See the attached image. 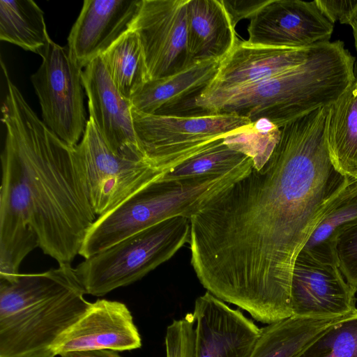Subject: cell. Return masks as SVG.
<instances>
[{"label": "cell", "instance_id": "e0dca14e", "mask_svg": "<svg viewBox=\"0 0 357 357\" xmlns=\"http://www.w3.org/2000/svg\"><path fill=\"white\" fill-rule=\"evenodd\" d=\"M142 0H85L68 37L73 61L85 68L130 29Z\"/></svg>", "mask_w": 357, "mask_h": 357}, {"label": "cell", "instance_id": "44dd1931", "mask_svg": "<svg viewBox=\"0 0 357 357\" xmlns=\"http://www.w3.org/2000/svg\"><path fill=\"white\" fill-rule=\"evenodd\" d=\"M353 314L326 318L291 317L267 324L261 328L250 357H297L331 327Z\"/></svg>", "mask_w": 357, "mask_h": 357}, {"label": "cell", "instance_id": "f1b7e54d", "mask_svg": "<svg viewBox=\"0 0 357 357\" xmlns=\"http://www.w3.org/2000/svg\"><path fill=\"white\" fill-rule=\"evenodd\" d=\"M166 357H195V328L192 314L174 319L165 334Z\"/></svg>", "mask_w": 357, "mask_h": 357}, {"label": "cell", "instance_id": "83f0119b", "mask_svg": "<svg viewBox=\"0 0 357 357\" xmlns=\"http://www.w3.org/2000/svg\"><path fill=\"white\" fill-rule=\"evenodd\" d=\"M297 357H357V311L331 327Z\"/></svg>", "mask_w": 357, "mask_h": 357}, {"label": "cell", "instance_id": "836d02e7", "mask_svg": "<svg viewBox=\"0 0 357 357\" xmlns=\"http://www.w3.org/2000/svg\"><path fill=\"white\" fill-rule=\"evenodd\" d=\"M353 29V35L354 38V43H355V47L357 52V17L354 22V24L351 26Z\"/></svg>", "mask_w": 357, "mask_h": 357}, {"label": "cell", "instance_id": "1f68e13d", "mask_svg": "<svg viewBox=\"0 0 357 357\" xmlns=\"http://www.w3.org/2000/svg\"><path fill=\"white\" fill-rule=\"evenodd\" d=\"M233 26L242 20L251 17L268 0H221Z\"/></svg>", "mask_w": 357, "mask_h": 357}, {"label": "cell", "instance_id": "d6a6232c", "mask_svg": "<svg viewBox=\"0 0 357 357\" xmlns=\"http://www.w3.org/2000/svg\"><path fill=\"white\" fill-rule=\"evenodd\" d=\"M61 357H122L116 351L110 349H96L63 352Z\"/></svg>", "mask_w": 357, "mask_h": 357}, {"label": "cell", "instance_id": "6da1fadb", "mask_svg": "<svg viewBox=\"0 0 357 357\" xmlns=\"http://www.w3.org/2000/svg\"><path fill=\"white\" fill-rule=\"evenodd\" d=\"M330 107L280 128L259 169L190 218V264L201 284L270 324L291 317L296 259L324 213L351 182L330 158Z\"/></svg>", "mask_w": 357, "mask_h": 357}, {"label": "cell", "instance_id": "7402d4cb", "mask_svg": "<svg viewBox=\"0 0 357 357\" xmlns=\"http://www.w3.org/2000/svg\"><path fill=\"white\" fill-rule=\"evenodd\" d=\"M327 144L336 169L357 181V78L331 106Z\"/></svg>", "mask_w": 357, "mask_h": 357}, {"label": "cell", "instance_id": "4316f807", "mask_svg": "<svg viewBox=\"0 0 357 357\" xmlns=\"http://www.w3.org/2000/svg\"><path fill=\"white\" fill-rule=\"evenodd\" d=\"M280 135L279 128L267 119H259L229 133L223 141L229 147L250 157L254 167L259 169L268 160Z\"/></svg>", "mask_w": 357, "mask_h": 357}, {"label": "cell", "instance_id": "5b68a950", "mask_svg": "<svg viewBox=\"0 0 357 357\" xmlns=\"http://www.w3.org/2000/svg\"><path fill=\"white\" fill-rule=\"evenodd\" d=\"M253 166L250 158L223 174L178 179H165L162 176L98 217L86 232L79 255L87 259L171 218L190 219L214 197L247 176Z\"/></svg>", "mask_w": 357, "mask_h": 357}, {"label": "cell", "instance_id": "ffe728a7", "mask_svg": "<svg viewBox=\"0 0 357 357\" xmlns=\"http://www.w3.org/2000/svg\"><path fill=\"white\" fill-rule=\"evenodd\" d=\"M188 46L192 63L221 61L238 38L221 0H188Z\"/></svg>", "mask_w": 357, "mask_h": 357}, {"label": "cell", "instance_id": "277c9868", "mask_svg": "<svg viewBox=\"0 0 357 357\" xmlns=\"http://www.w3.org/2000/svg\"><path fill=\"white\" fill-rule=\"evenodd\" d=\"M70 264L0 281V357H54L91 303Z\"/></svg>", "mask_w": 357, "mask_h": 357}, {"label": "cell", "instance_id": "d6986e66", "mask_svg": "<svg viewBox=\"0 0 357 357\" xmlns=\"http://www.w3.org/2000/svg\"><path fill=\"white\" fill-rule=\"evenodd\" d=\"M220 63L197 62L173 75L148 80L130 98L132 109L145 114L185 116L195 98L213 82Z\"/></svg>", "mask_w": 357, "mask_h": 357}, {"label": "cell", "instance_id": "30bf717a", "mask_svg": "<svg viewBox=\"0 0 357 357\" xmlns=\"http://www.w3.org/2000/svg\"><path fill=\"white\" fill-rule=\"evenodd\" d=\"M188 0H142L130 29L138 36L149 80L173 75L189 68Z\"/></svg>", "mask_w": 357, "mask_h": 357}, {"label": "cell", "instance_id": "603a6c76", "mask_svg": "<svg viewBox=\"0 0 357 357\" xmlns=\"http://www.w3.org/2000/svg\"><path fill=\"white\" fill-rule=\"evenodd\" d=\"M356 222L357 181H351L330 204L301 251L316 260L337 266V239Z\"/></svg>", "mask_w": 357, "mask_h": 357}, {"label": "cell", "instance_id": "cb8c5ba5", "mask_svg": "<svg viewBox=\"0 0 357 357\" xmlns=\"http://www.w3.org/2000/svg\"><path fill=\"white\" fill-rule=\"evenodd\" d=\"M0 40L41 56L52 41L44 12L31 0H1Z\"/></svg>", "mask_w": 357, "mask_h": 357}, {"label": "cell", "instance_id": "2e32d148", "mask_svg": "<svg viewBox=\"0 0 357 357\" xmlns=\"http://www.w3.org/2000/svg\"><path fill=\"white\" fill-rule=\"evenodd\" d=\"M141 347L140 334L126 305L98 299L61 338L53 354L96 349L123 351Z\"/></svg>", "mask_w": 357, "mask_h": 357}, {"label": "cell", "instance_id": "484cf974", "mask_svg": "<svg viewBox=\"0 0 357 357\" xmlns=\"http://www.w3.org/2000/svg\"><path fill=\"white\" fill-rule=\"evenodd\" d=\"M251 158L229 147L223 138L163 175L165 179H178L225 174Z\"/></svg>", "mask_w": 357, "mask_h": 357}, {"label": "cell", "instance_id": "7a4b0ae2", "mask_svg": "<svg viewBox=\"0 0 357 357\" xmlns=\"http://www.w3.org/2000/svg\"><path fill=\"white\" fill-rule=\"evenodd\" d=\"M2 68L7 82L1 106L3 147L18 164L39 248L59 264H71L98 218L77 169L73 147L45 125L4 65Z\"/></svg>", "mask_w": 357, "mask_h": 357}, {"label": "cell", "instance_id": "5bb4252c", "mask_svg": "<svg viewBox=\"0 0 357 357\" xmlns=\"http://www.w3.org/2000/svg\"><path fill=\"white\" fill-rule=\"evenodd\" d=\"M82 79L89 117L108 146L118 155L146 162L136 137L130 102L115 86L101 56L84 68Z\"/></svg>", "mask_w": 357, "mask_h": 357}, {"label": "cell", "instance_id": "7c38bea8", "mask_svg": "<svg viewBox=\"0 0 357 357\" xmlns=\"http://www.w3.org/2000/svg\"><path fill=\"white\" fill-rule=\"evenodd\" d=\"M356 292L337 265L319 261L300 252L290 287L292 317L326 318L353 314L357 311Z\"/></svg>", "mask_w": 357, "mask_h": 357}, {"label": "cell", "instance_id": "4dcf8cb0", "mask_svg": "<svg viewBox=\"0 0 357 357\" xmlns=\"http://www.w3.org/2000/svg\"><path fill=\"white\" fill-rule=\"evenodd\" d=\"M315 3L333 24L338 21L351 26L357 17V0H315Z\"/></svg>", "mask_w": 357, "mask_h": 357}, {"label": "cell", "instance_id": "9c48e42d", "mask_svg": "<svg viewBox=\"0 0 357 357\" xmlns=\"http://www.w3.org/2000/svg\"><path fill=\"white\" fill-rule=\"evenodd\" d=\"M42 63L31 77L38 98L43 122L71 147L82 139L88 120L84 105L82 68L67 47L51 41Z\"/></svg>", "mask_w": 357, "mask_h": 357}, {"label": "cell", "instance_id": "52a82bcc", "mask_svg": "<svg viewBox=\"0 0 357 357\" xmlns=\"http://www.w3.org/2000/svg\"><path fill=\"white\" fill-rule=\"evenodd\" d=\"M134 128L146 162L169 172L229 133L252 123L236 114L201 116L145 114L131 108Z\"/></svg>", "mask_w": 357, "mask_h": 357}, {"label": "cell", "instance_id": "9a60e30c", "mask_svg": "<svg viewBox=\"0 0 357 357\" xmlns=\"http://www.w3.org/2000/svg\"><path fill=\"white\" fill-rule=\"evenodd\" d=\"M195 357H250L261 328L208 291L195 303Z\"/></svg>", "mask_w": 357, "mask_h": 357}, {"label": "cell", "instance_id": "8fae6325", "mask_svg": "<svg viewBox=\"0 0 357 357\" xmlns=\"http://www.w3.org/2000/svg\"><path fill=\"white\" fill-rule=\"evenodd\" d=\"M250 20L247 42L277 48L302 49L329 41L334 29L315 1L268 0Z\"/></svg>", "mask_w": 357, "mask_h": 357}, {"label": "cell", "instance_id": "ac0fdd59", "mask_svg": "<svg viewBox=\"0 0 357 357\" xmlns=\"http://www.w3.org/2000/svg\"><path fill=\"white\" fill-rule=\"evenodd\" d=\"M312 47L277 48L238 39L232 50L220 61L215 78L204 91L250 85L281 74L303 63Z\"/></svg>", "mask_w": 357, "mask_h": 357}, {"label": "cell", "instance_id": "4fadbf2b", "mask_svg": "<svg viewBox=\"0 0 357 357\" xmlns=\"http://www.w3.org/2000/svg\"><path fill=\"white\" fill-rule=\"evenodd\" d=\"M0 281L10 282L20 274L23 259L39 247L18 164L3 147L1 155Z\"/></svg>", "mask_w": 357, "mask_h": 357}, {"label": "cell", "instance_id": "f546056e", "mask_svg": "<svg viewBox=\"0 0 357 357\" xmlns=\"http://www.w3.org/2000/svg\"><path fill=\"white\" fill-rule=\"evenodd\" d=\"M336 256L340 272L357 291V222L339 236Z\"/></svg>", "mask_w": 357, "mask_h": 357}, {"label": "cell", "instance_id": "3957f363", "mask_svg": "<svg viewBox=\"0 0 357 357\" xmlns=\"http://www.w3.org/2000/svg\"><path fill=\"white\" fill-rule=\"evenodd\" d=\"M355 59L341 40L317 43L299 66L250 85L203 91L192 108L197 116L233 113L280 128L333 105L356 79Z\"/></svg>", "mask_w": 357, "mask_h": 357}, {"label": "cell", "instance_id": "d4e9b609", "mask_svg": "<svg viewBox=\"0 0 357 357\" xmlns=\"http://www.w3.org/2000/svg\"><path fill=\"white\" fill-rule=\"evenodd\" d=\"M119 93L129 100L149 80L145 59L137 34L129 29L101 56Z\"/></svg>", "mask_w": 357, "mask_h": 357}, {"label": "cell", "instance_id": "8992f818", "mask_svg": "<svg viewBox=\"0 0 357 357\" xmlns=\"http://www.w3.org/2000/svg\"><path fill=\"white\" fill-rule=\"evenodd\" d=\"M190 234L189 218H171L84 259L75 270L86 294L102 296L170 259L189 242Z\"/></svg>", "mask_w": 357, "mask_h": 357}, {"label": "cell", "instance_id": "ba28073f", "mask_svg": "<svg viewBox=\"0 0 357 357\" xmlns=\"http://www.w3.org/2000/svg\"><path fill=\"white\" fill-rule=\"evenodd\" d=\"M73 151L82 185L97 217L112 211L167 172L114 153L90 117Z\"/></svg>", "mask_w": 357, "mask_h": 357}]
</instances>
